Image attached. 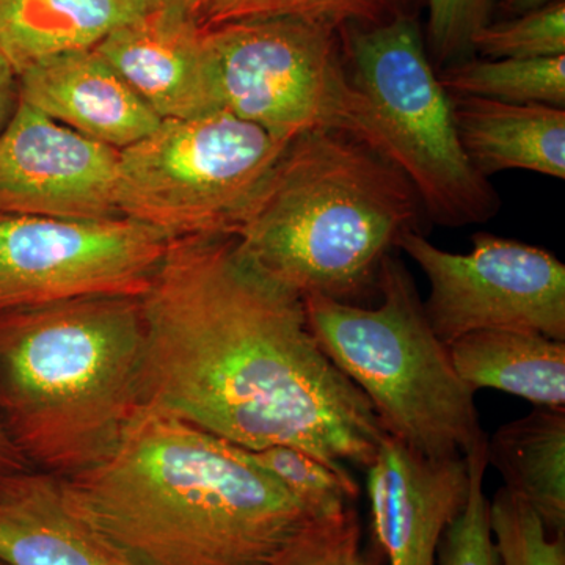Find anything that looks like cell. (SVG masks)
Wrapping results in <instances>:
<instances>
[{"mask_svg": "<svg viewBox=\"0 0 565 565\" xmlns=\"http://www.w3.org/2000/svg\"><path fill=\"white\" fill-rule=\"evenodd\" d=\"M416 0H195L191 14L207 29L230 22L296 18L337 29L373 28L414 17Z\"/></svg>", "mask_w": 565, "mask_h": 565, "instance_id": "obj_20", "label": "cell"}, {"mask_svg": "<svg viewBox=\"0 0 565 565\" xmlns=\"http://www.w3.org/2000/svg\"><path fill=\"white\" fill-rule=\"evenodd\" d=\"M0 565H6V564H3V563H0Z\"/></svg>", "mask_w": 565, "mask_h": 565, "instance_id": "obj_32", "label": "cell"}, {"mask_svg": "<svg viewBox=\"0 0 565 565\" xmlns=\"http://www.w3.org/2000/svg\"><path fill=\"white\" fill-rule=\"evenodd\" d=\"M169 239L129 217L0 214V315L150 289Z\"/></svg>", "mask_w": 565, "mask_h": 565, "instance_id": "obj_9", "label": "cell"}, {"mask_svg": "<svg viewBox=\"0 0 565 565\" xmlns=\"http://www.w3.org/2000/svg\"><path fill=\"white\" fill-rule=\"evenodd\" d=\"M363 548V531L355 508L318 516L294 535L269 565H379Z\"/></svg>", "mask_w": 565, "mask_h": 565, "instance_id": "obj_26", "label": "cell"}, {"mask_svg": "<svg viewBox=\"0 0 565 565\" xmlns=\"http://www.w3.org/2000/svg\"><path fill=\"white\" fill-rule=\"evenodd\" d=\"M147 3L148 10H162V9H185L192 10L195 0H143Z\"/></svg>", "mask_w": 565, "mask_h": 565, "instance_id": "obj_31", "label": "cell"}, {"mask_svg": "<svg viewBox=\"0 0 565 565\" xmlns=\"http://www.w3.org/2000/svg\"><path fill=\"white\" fill-rule=\"evenodd\" d=\"M468 494L467 457L429 459L385 435L367 467L375 559L437 565L438 544Z\"/></svg>", "mask_w": 565, "mask_h": 565, "instance_id": "obj_12", "label": "cell"}, {"mask_svg": "<svg viewBox=\"0 0 565 565\" xmlns=\"http://www.w3.org/2000/svg\"><path fill=\"white\" fill-rule=\"evenodd\" d=\"M487 460L550 534H565V408L535 407L504 424L487 438Z\"/></svg>", "mask_w": 565, "mask_h": 565, "instance_id": "obj_19", "label": "cell"}, {"mask_svg": "<svg viewBox=\"0 0 565 565\" xmlns=\"http://www.w3.org/2000/svg\"><path fill=\"white\" fill-rule=\"evenodd\" d=\"M341 32L349 76L370 106L373 150L414 185L426 218L460 228L497 215L500 196L463 152L415 17Z\"/></svg>", "mask_w": 565, "mask_h": 565, "instance_id": "obj_6", "label": "cell"}, {"mask_svg": "<svg viewBox=\"0 0 565 565\" xmlns=\"http://www.w3.org/2000/svg\"><path fill=\"white\" fill-rule=\"evenodd\" d=\"M65 479L134 565H269L318 519L247 449L147 404L106 459Z\"/></svg>", "mask_w": 565, "mask_h": 565, "instance_id": "obj_2", "label": "cell"}, {"mask_svg": "<svg viewBox=\"0 0 565 565\" xmlns=\"http://www.w3.org/2000/svg\"><path fill=\"white\" fill-rule=\"evenodd\" d=\"M120 151L20 103L0 136V214L103 221L117 204Z\"/></svg>", "mask_w": 565, "mask_h": 565, "instance_id": "obj_11", "label": "cell"}, {"mask_svg": "<svg viewBox=\"0 0 565 565\" xmlns=\"http://www.w3.org/2000/svg\"><path fill=\"white\" fill-rule=\"evenodd\" d=\"M289 141L226 110L162 120L120 151L118 211L169 241L234 234Z\"/></svg>", "mask_w": 565, "mask_h": 565, "instance_id": "obj_7", "label": "cell"}, {"mask_svg": "<svg viewBox=\"0 0 565 565\" xmlns=\"http://www.w3.org/2000/svg\"><path fill=\"white\" fill-rule=\"evenodd\" d=\"M430 54L438 65L459 62L479 29L489 24L490 0H427Z\"/></svg>", "mask_w": 565, "mask_h": 565, "instance_id": "obj_27", "label": "cell"}, {"mask_svg": "<svg viewBox=\"0 0 565 565\" xmlns=\"http://www.w3.org/2000/svg\"><path fill=\"white\" fill-rule=\"evenodd\" d=\"M162 120L223 110L217 70L191 10H150L93 47Z\"/></svg>", "mask_w": 565, "mask_h": 565, "instance_id": "obj_13", "label": "cell"}, {"mask_svg": "<svg viewBox=\"0 0 565 565\" xmlns=\"http://www.w3.org/2000/svg\"><path fill=\"white\" fill-rule=\"evenodd\" d=\"M457 136L481 177L527 170L565 178V109L452 95Z\"/></svg>", "mask_w": 565, "mask_h": 565, "instance_id": "obj_16", "label": "cell"}, {"mask_svg": "<svg viewBox=\"0 0 565 565\" xmlns=\"http://www.w3.org/2000/svg\"><path fill=\"white\" fill-rule=\"evenodd\" d=\"M452 95L515 104L565 106V55L548 58L460 61L438 74Z\"/></svg>", "mask_w": 565, "mask_h": 565, "instance_id": "obj_21", "label": "cell"}, {"mask_svg": "<svg viewBox=\"0 0 565 565\" xmlns=\"http://www.w3.org/2000/svg\"><path fill=\"white\" fill-rule=\"evenodd\" d=\"M397 248L429 281L424 311L446 345L484 330L565 341V266L553 253L484 232L468 253L446 252L419 232L404 234Z\"/></svg>", "mask_w": 565, "mask_h": 565, "instance_id": "obj_10", "label": "cell"}, {"mask_svg": "<svg viewBox=\"0 0 565 565\" xmlns=\"http://www.w3.org/2000/svg\"><path fill=\"white\" fill-rule=\"evenodd\" d=\"M18 77L22 103L114 150L145 139L162 121L95 50L55 55Z\"/></svg>", "mask_w": 565, "mask_h": 565, "instance_id": "obj_14", "label": "cell"}, {"mask_svg": "<svg viewBox=\"0 0 565 565\" xmlns=\"http://www.w3.org/2000/svg\"><path fill=\"white\" fill-rule=\"evenodd\" d=\"M204 35L223 110L280 139L340 131L373 148L370 106L349 76L340 29L270 18L230 22Z\"/></svg>", "mask_w": 565, "mask_h": 565, "instance_id": "obj_8", "label": "cell"}, {"mask_svg": "<svg viewBox=\"0 0 565 565\" xmlns=\"http://www.w3.org/2000/svg\"><path fill=\"white\" fill-rule=\"evenodd\" d=\"M248 452L316 516L340 514L359 497L360 489L352 475L338 473L300 449L280 445Z\"/></svg>", "mask_w": 565, "mask_h": 565, "instance_id": "obj_22", "label": "cell"}, {"mask_svg": "<svg viewBox=\"0 0 565 565\" xmlns=\"http://www.w3.org/2000/svg\"><path fill=\"white\" fill-rule=\"evenodd\" d=\"M471 51L490 58H548L565 55V2L519 14L515 20L486 24Z\"/></svg>", "mask_w": 565, "mask_h": 565, "instance_id": "obj_25", "label": "cell"}, {"mask_svg": "<svg viewBox=\"0 0 565 565\" xmlns=\"http://www.w3.org/2000/svg\"><path fill=\"white\" fill-rule=\"evenodd\" d=\"M489 509L501 565H565V534H550L522 498L501 487Z\"/></svg>", "mask_w": 565, "mask_h": 565, "instance_id": "obj_23", "label": "cell"}, {"mask_svg": "<svg viewBox=\"0 0 565 565\" xmlns=\"http://www.w3.org/2000/svg\"><path fill=\"white\" fill-rule=\"evenodd\" d=\"M467 457L470 494L467 505L445 531L437 550V565H501L490 527V500L484 492L487 437Z\"/></svg>", "mask_w": 565, "mask_h": 565, "instance_id": "obj_24", "label": "cell"}, {"mask_svg": "<svg viewBox=\"0 0 565 565\" xmlns=\"http://www.w3.org/2000/svg\"><path fill=\"white\" fill-rule=\"evenodd\" d=\"M147 11L143 0H0V54L20 76L55 55L93 50Z\"/></svg>", "mask_w": 565, "mask_h": 565, "instance_id": "obj_17", "label": "cell"}, {"mask_svg": "<svg viewBox=\"0 0 565 565\" xmlns=\"http://www.w3.org/2000/svg\"><path fill=\"white\" fill-rule=\"evenodd\" d=\"M32 468L25 462L24 457L18 451L17 446L11 441L6 427L0 422V475L10 473V471L25 470Z\"/></svg>", "mask_w": 565, "mask_h": 565, "instance_id": "obj_29", "label": "cell"}, {"mask_svg": "<svg viewBox=\"0 0 565 565\" xmlns=\"http://www.w3.org/2000/svg\"><path fill=\"white\" fill-rule=\"evenodd\" d=\"M553 2H556V0H501L504 9L516 14V17L542 9V7L550 6Z\"/></svg>", "mask_w": 565, "mask_h": 565, "instance_id": "obj_30", "label": "cell"}, {"mask_svg": "<svg viewBox=\"0 0 565 565\" xmlns=\"http://www.w3.org/2000/svg\"><path fill=\"white\" fill-rule=\"evenodd\" d=\"M379 296L374 308L305 297L311 332L370 399L386 435L429 459L463 457L487 437L476 392L456 373L414 277L393 253L382 263Z\"/></svg>", "mask_w": 565, "mask_h": 565, "instance_id": "obj_5", "label": "cell"}, {"mask_svg": "<svg viewBox=\"0 0 565 565\" xmlns=\"http://www.w3.org/2000/svg\"><path fill=\"white\" fill-rule=\"evenodd\" d=\"M21 103L20 77L0 54V136L9 128Z\"/></svg>", "mask_w": 565, "mask_h": 565, "instance_id": "obj_28", "label": "cell"}, {"mask_svg": "<svg viewBox=\"0 0 565 565\" xmlns=\"http://www.w3.org/2000/svg\"><path fill=\"white\" fill-rule=\"evenodd\" d=\"M0 563L134 565L82 514L65 478L35 468L0 475Z\"/></svg>", "mask_w": 565, "mask_h": 565, "instance_id": "obj_15", "label": "cell"}, {"mask_svg": "<svg viewBox=\"0 0 565 565\" xmlns=\"http://www.w3.org/2000/svg\"><path fill=\"white\" fill-rule=\"evenodd\" d=\"M141 299L88 297L0 315V422L35 470L106 459L141 404Z\"/></svg>", "mask_w": 565, "mask_h": 565, "instance_id": "obj_4", "label": "cell"}, {"mask_svg": "<svg viewBox=\"0 0 565 565\" xmlns=\"http://www.w3.org/2000/svg\"><path fill=\"white\" fill-rule=\"evenodd\" d=\"M422 200L388 159L340 131L289 141L237 226L241 250L285 288L356 303L401 237L422 233ZM359 305V303H356Z\"/></svg>", "mask_w": 565, "mask_h": 565, "instance_id": "obj_3", "label": "cell"}, {"mask_svg": "<svg viewBox=\"0 0 565 565\" xmlns=\"http://www.w3.org/2000/svg\"><path fill=\"white\" fill-rule=\"evenodd\" d=\"M141 310V404L248 451L291 446L345 476L373 463L386 434L370 399L233 234L169 241Z\"/></svg>", "mask_w": 565, "mask_h": 565, "instance_id": "obj_1", "label": "cell"}, {"mask_svg": "<svg viewBox=\"0 0 565 565\" xmlns=\"http://www.w3.org/2000/svg\"><path fill=\"white\" fill-rule=\"evenodd\" d=\"M456 373L473 392L490 388L535 407L565 408V341L523 330H484L448 344Z\"/></svg>", "mask_w": 565, "mask_h": 565, "instance_id": "obj_18", "label": "cell"}]
</instances>
